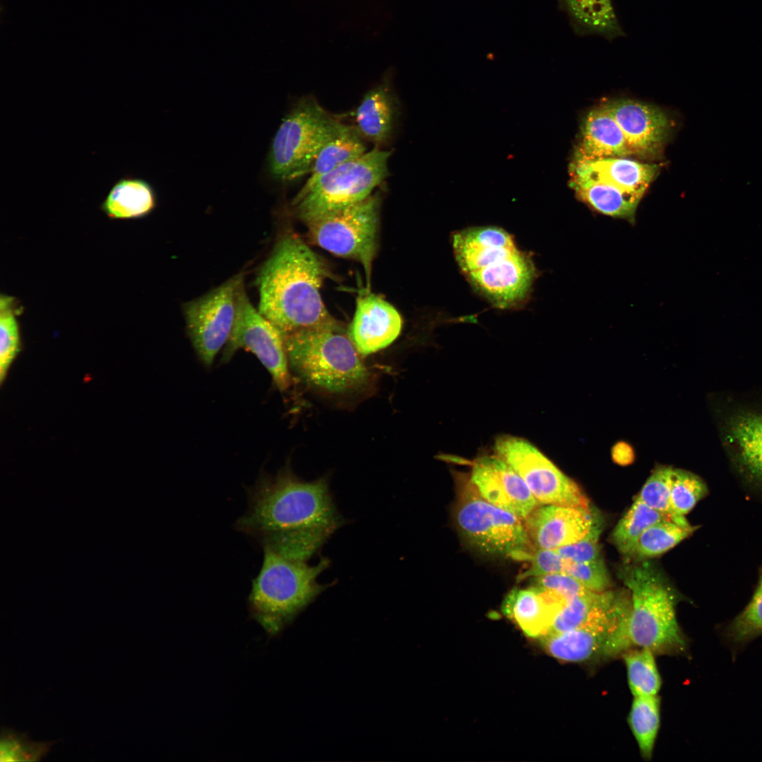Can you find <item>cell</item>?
I'll list each match as a JSON object with an SVG mask.
<instances>
[{
  "label": "cell",
  "instance_id": "cell-15",
  "mask_svg": "<svg viewBox=\"0 0 762 762\" xmlns=\"http://www.w3.org/2000/svg\"><path fill=\"white\" fill-rule=\"evenodd\" d=\"M471 468L469 480L492 504L521 519L538 506L520 476L497 455L480 456L472 463Z\"/></svg>",
  "mask_w": 762,
  "mask_h": 762
},
{
  "label": "cell",
  "instance_id": "cell-19",
  "mask_svg": "<svg viewBox=\"0 0 762 762\" xmlns=\"http://www.w3.org/2000/svg\"><path fill=\"white\" fill-rule=\"evenodd\" d=\"M722 434L738 472L762 489V411H734L725 419Z\"/></svg>",
  "mask_w": 762,
  "mask_h": 762
},
{
  "label": "cell",
  "instance_id": "cell-17",
  "mask_svg": "<svg viewBox=\"0 0 762 762\" xmlns=\"http://www.w3.org/2000/svg\"><path fill=\"white\" fill-rule=\"evenodd\" d=\"M402 318L380 296L365 292L356 299L348 335L360 354L370 355L390 345L400 334Z\"/></svg>",
  "mask_w": 762,
  "mask_h": 762
},
{
  "label": "cell",
  "instance_id": "cell-8",
  "mask_svg": "<svg viewBox=\"0 0 762 762\" xmlns=\"http://www.w3.org/2000/svg\"><path fill=\"white\" fill-rule=\"evenodd\" d=\"M391 153L375 147L302 187L291 202L294 214L307 224L365 200L389 175Z\"/></svg>",
  "mask_w": 762,
  "mask_h": 762
},
{
  "label": "cell",
  "instance_id": "cell-29",
  "mask_svg": "<svg viewBox=\"0 0 762 762\" xmlns=\"http://www.w3.org/2000/svg\"><path fill=\"white\" fill-rule=\"evenodd\" d=\"M628 722L642 756L650 759L660 723L658 695L634 696Z\"/></svg>",
  "mask_w": 762,
  "mask_h": 762
},
{
  "label": "cell",
  "instance_id": "cell-5",
  "mask_svg": "<svg viewBox=\"0 0 762 762\" xmlns=\"http://www.w3.org/2000/svg\"><path fill=\"white\" fill-rule=\"evenodd\" d=\"M261 569L248 596L250 616L271 636L286 625L326 588L317 581L329 564L321 558L316 565L263 549Z\"/></svg>",
  "mask_w": 762,
  "mask_h": 762
},
{
  "label": "cell",
  "instance_id": "cell-26",
  "mask_svg": "<svg viewBox=\"0 0 762 762\" xmlns=\"http://www.w3.org/2000/svg\"><path fill=\"white\" fill-rule=\"evenodd\" d=\"M572 185L578 196L600 213L629 220L643 196L577 171H574Z\"/></svg>",
  "mask_w": 762,
  "mask_h": 762
},
{
  "label": "cell",
  "instance_id": "cell-30",
  "mask_svg": "<svg viewBox=\"0 0 762 762\" xmlns=\"http://www.w3.org/2000/svg\"><path fill=\"white\" fill-rule=\"evenodd\" d=\"M667 516L636 499L615 528L612 540L623 555H631L636 543L643 531ZM671 520V519H670Z\"/></svg>",
  "mask_w": 762,
  "mask_h": 762
},
{
  "label": "cell",
  "instance_id": "cell-28",
  "mask_svg": "<svg viewBox=\"0 0 762 762\" xmlns=\"http://www.w3.org/2000/svg\"><path fill=\"white\" fill-rule=\"evenodd\" d=\"M362 138L356 128L343 123L318 153L303 187L311 186L323 174L365 154L366 147Z\"/></svg>",
  "mask_w": 762,
  "mask_h": 762
},
{
  "label": "cell",
  "instance_id": "cell-18",
  "mask_svg": "<svg viewBox=\"0 0 762 762\" xmlns=\"http://www.w3.org/2000/svg\"><path fill=\"white\" fill-rule=\"evenodd\" d=\"M591 509L542 504L525 519L531 544L536 549H557L583 538L594 521Z\"/></svg>",
  "mask_w": 762,
  "mask_h": 762
},
{
  "label": "cell",
  "instance_id": "cell-40",
  "mask_svg": "<svg viewBox=\"0 0 762 762\" xmlns=\"http://www.w3.org/2000/svg\"><path fill=\"white\" fill-rule=\"evenodd\" d=\"M531 566L521 577L540 576L549 574L565 572L570 560L562 557L553 549H536L532 553Z\"/></svg>",
  "mask_w": 762,
  "mask_h": 762
},
{
  "label": "cell",
  "instance_id": "cell-11",
  "mask_svg": "<svg viewBox=\"0 0 762 762\" xmlns=\"http://www.w3.org/2000/svg\"><path fill=\"white\" fill-rule=\"evenodd\" d=\"M495 452L520 476L539 504L590 509L579 485L527 440L501 436L495 441Z\"/></svg>",
  "mask_w": 762,
  "mask_h": 762
},
{
  "label": "cell",
  "instance_id": "cell-25",
  "mask_svg": "<svg viewBox=\"0 0 762 762\" xmlns=\"http://www.w3.org/2000/svg\"><path fill=\"white\" fill-rule=\"evenodd\" d=\"M155 206L156 195L150 183L127 176L114 183L99 209L112 219H133L146 217Z\"/></svg>",
  "mask_w": 762,
  "mask_h": 762
},
{
  "label": "cell",
  "instance_id": "cell-3",
  "mask_svg": "<svg viewBox=\"0 0 762 762\" xmlns=\"http://www.w3.org/2000/svg\"><path fill=\"white\" fill-rule=\"evenodd\" d=\"M456 260L468 281L497 307L524 302L531 291L536 268L511 234L496 226H477L453 234Z\"/></svg>",
  "mask_w": 762,
  "mask_h": 762
},
{
  "label": "cell",
  "instance_id": "cell-27",
  "mask_svg": "<svg viewBox=\"0 0 762 762\" xmlns=\"http://www.w3.org/2000/svg\"><path fill=\"white\" fill-rule=\"evenodd\" d=\"M560 6L579 36L597 35L609 41L626 36L612 0H560Z\"/></svg>",
  "mask_w": 762,
  "mask_h": 762
},
{
  "label": "cell",
  "instance_id": "cell-12",
  "mask_svg": "<svg viewBox=\"0 0 762 762\" xmlns=\"http://www.w3.org/2000/svg\"><path fill=\"white\" fill-rule=\"evenodd\" d=\"M244 274H237L202 296L184 305L187 331L202 363L210 366L231 335Z\"/></svg>",
  "mask_w": 762,
  "mask_h": 762
},
{
  "label": "cell",
  "instance_id": "cell-34",
  "mask_svg": "<svg viewBox=\"0 0 762 762\" xmlns=\"http://www.w3.org/2000/svg\"><path fill=\"white\" fill-rule=\"evenodd\" d=\"M708 493V489L697 475L686 470L673 468L670 486V504L675 516L689 524L685 515Z\"/></svg>",
  "mask_w": 762,
  "mask_h": 762
},
{
  "label": "cell",
  "instance_id": "cell-7",
  "mask_svg": "<svg viewBox=\"0 0 762 762\" xmlns=\"http://www.w3.org/2000/svg\"><path fill=\"white\" fill-rule=\"evenodd\" d=\"M343 123L312 96L302 97L283 118L268 155L270 174L291 181L308 173L321 149Z\"/></svg>",
  "mask_w": 762,
  "mask_h": 762
},
{
  "label": "cell",
  "instance_id": "cell-14",
  "mask_svg": "<svg viewBox=\"0 0 762 762\" xmlns=\"http://www.w3.org/2000/svg\"><path fill=\"white\" fill-rule=\"evenodd\" d=\"M629 608L581 627L541 638L545 648L564 661L582 663L615 657L631 646L627 627Z\"/></svg>",
  "mask_w": 762,
  "mask_h": 762
},
{
  "label": "cell",
  "instance_id": "cell-4",
  "mask_svg": "<svg viewBox=\"0 0 762 762\" xmlns=\"http://www.w3.org/2000/svg\"><path fill=\"white\" fill-rule=\"evenodd\" d=\"M289 365L304 382L333 394L365 387L370 373L337 322L284 335Z\"/></svg>",
  "mask_w": 762,
  "mask_h": 762
},
{
  "label": "cell",
  "instance_id": "cell-32",
  "mask_svg": "<svg viewBox=\"0 0 762 762\" xmlns=\"http://www.w3.org/2000/svg\"><path fill=\"white\" fill-rule=\"evenodd\" d=\"M22 307L13 296L0 297V380L3 383L8 370L20 351V334L18 316Z\"/></svg>",
  "mask_w": 762,
  "mask_h": 762
},
{
  "label": "cell",
  "instance_id": "cell-38",
  "mask_svg": "<svg viewBox=\"0 0 762 762\" xmlns=\"http://www.w3.org/2000/svg\"><path fill=\"white\" fill-rule=\"evenodd\" d=\"M601 524L594 519L589 531L576 542L555 549L564 558L573 562L583 563L602 558L599 547Z\"/></svg>",
  "mask_w": 762,
  "mask_h": 762
},
{
  "label": "cell",
  "instance_id": "cell-42",
  "mask_svg": "<svg viewBox=\"0 0 762 762\" xmlns=\"http://www.w3.org/2000/svg\"><path fill=\"white\" fill-rule=\"evenodd\" d=\"M612 456L616 463L626 465L633 461L634 452L629 445L624 442H619L614 447Z\"/></svg>",
  "mask_w": 762,
  "mask_h": 762
},
{
  "label": "cell",
  "instance_id": "cell-33",
  "mask_svg": "<svg viewBox=\"0 0 762 762\" xmlns=\"http://www.w3.org/2000/svg\"><path fill=\"white\" fill-rule=\"evenodd\" d=\"M631 651L624 654L628 684L633 696H655L661 687V679L654 653L648 649Z\"/></svg>",
  "mask_w": 762,
  "mask_h": 762
},
{
  "label": "cell",
  "instance_id": "cell-10",
  "mask_svg": "<svg viewBox=\"0 0 762 762\" xmlns=\"http://www.w3.org/2000/svg\"><path fill=\"white\" fill-rule=\"evenodd\" d=\"M380 197L376 193L306 224L311 240L337 256L363 265L368 286L377 247Z\"/></svg>",
  "mask_w": 762,
  "mask_h": 762
},
{
  "label": "cell",
  "instance_id": "cell-22",
  "mask_svg": "<svg viewBox=\"0 0 762 762\" xmlns=\"http://www.w3.org/2000/svg\"><path fill=\"white\" fill-rule=\"evenodd\" d=\"M629 605L628 600L608 590L603 592L587 591L567 602L555 616L547 634L581 627L624 611Z\"/></svg>",
  "mask_w": 762,
  "mask_h": 762
},
{
  "label": "cell",
  "instance_id": "cell-35",
  "mask_svg": "<svg viewBox=\"0 0 762 762\" xmlns=\"http://www.w3.org/2000/svg\"><path fill=\"white\" fill-rule=\"evenodd\" d=\"M762 635V565L754 594L745 608L727 625L725 636L736 646Z\"/></svg>",
  "mask_w": 762,
  "mask_h": 762
},
{
  "label": "cell",
  "instance_id": "cell-6",
  "mask_svg": "<svg viewBox=\"0 0 762 762\" xmlns=\"http://www.w3.org/2000/svg\"><path fill=\"white\" fill-rule=\"evenodd\" d=\"M631 593L627 619L631 646L654 653L685 650L686 639L676 617V596L660 572L648 562L622 573Z\"/></svg>",
  "mask_w": 762,
  "mask_h": 762
},
{
  "label": "cell",
  "instance_id": "cell-31",
  "mask_svg": "<svg viewBox=\"0 0 762 762\" xmlns=\"http://www.w3.org/2000/svg\"><path fill=\"white\" fill-rule=\"evenodd\" d=\"M697 528L683 527L668 519L660 520L640 536L631 555L639 559L658 556L691 536Z\"/></svg>",
  "mask_w": 762,
  "mask_h": 762
},
{
  "label": "cell",
  "instance_id": "cell-16",
  "mask_svg": "<svg viewBox=\"0 0 762 762\" xmlns=\"http://www.w3.org/2000/svg\"><path fill=\"white\" fill-rule=\"evenodd\" d=\"M602 105L619 126L633 153L654 157L660 152L672 128L663 110L630 99L607 101Z\"/></svg>",
  "mask_w": 762,
  "mask_h": 762
},
{
  "label": "cell",
  "instance_id": "cell-9",
  "mask_svg": "<svg viewBox=\"0 0 762 762\" xmlns=\"http://www.w3.org/2000/svg\"><path fill=\"white\" fill-rule=\"evenodd\" d=\"M456 520L464 538L490 556L531 557V540L522 519L484 499L469 478L461 480Z\"/></svg>",
  "mask_w": 762,
  "mask_h": 762
},
{
  "label": "cell",
  "instance_id": "cell-23",
  "mask_svg": "<svg viewBox=\"0 0 762 762\" xmlns=\"http://www.w3.org/2000/svg\"><path fill=\"white\" fill-rule=\"evenodd\" d=\"M574 171L643 195L656 175L658 167L626 157H611L575 163Z\"/></svg>",
  "mask_w": 762,
  "mask_h": 762
},
{
  "label": "cell",
  "instance_id": "cell-41",
  "mask_svg": "<svg viewBox=\"0 0 762 762\" xmlns=\"http://www.w3.org/2000/svg\"><path fill=\"white\" fill-rule=\"evenodd\" d=\"M533 586L556 592L567 600L589 591L577 579L565 572L535 577Z\"/></svg>",
  "mask_w": 762,
  "mask_h": 762
},
{
  "label": "cell",
  "instance_id": "cell-36",
  "mask_svg": "<svg viewBox=\"0 0 762 762\" xmlns=\"http://www.w3.org/2000/svg\"><path fill=\"white\" fill-rule=\"evenodd\" d=\"M56 741L32 742L26 733L2 727L0 737L1 762H36L49 751Z\"/></svg>",
  "mask_w": 762,
  "mask_h": 762
},
{
  "label": "cell",
  "instance_id": "cell-21",
  "mask_svg": "<svg viewBox=\"0 0 762 762\" xmlns=\"http://www.w3.org/2000/svg\"><path fill=\"white\" fill-rule=\"evenodd\" d=\"M632 154L619 126L603 105L588 111L582 123L575 163Z\"/></svg>",
  "mask_w": 762,
  "mask_h": 762
},
{
  "label": "cell",
  "instance_id": "cell-13",
  "mask_svg": "<svg viewBox=\"0 0 762 762\" xmlns=\"http://www.w3.org/2000/svg\"><path fill=\"white\" fill-rule=\"evenodd\" d=\"M240 349L257 357L279 390L284 391L289 387L291 378L284 336L253 307L244 285L238 293L235 322L224 348V359H229Z\"/></svg>",
  "mask_w": 762,
  "mask_h": 762
},
{
  "label": "cell",
  "instance_id": "cell-2",
  "mask_svg": "<svg viewBox=\"0 0 762 762\" xmlns=\"http://www.w3.org/2000/svg\"><path fill=\"white\" fill-rule=\"evenodd\" d=\"M325 265L299 237L275 244L256 278L258 310L284 335L335 322L320 295Z\"/></svg>",
  "mask_w": 762,
  "mask_h": 762
},
{
  "label": "cell",
  "instance_id": "cell-24",
  "mask_svg": "<svg viewBox=\"0 0 762 762\" xmlns=\"http://www.w3.org/2000/svg\"><path fill=\"white\" fill-rule=\"evenodd\" d=\"M397 104L389 87L380 84L367 92L355 114L356 129L363 138L381 145L394 131Z\"/></svg>",
  "mask_w": 762,
  "mask_h": 762
},
{
  "label": "cell",
  "instance_id": "cell-1",
  "mask_svg": "<svg viewBox=\"0 0 762 762\" xmlns=\"http://www.w3.org/2000/svg\"><path fill=\"white\" fill-rule=\"evenodd\" d=\"M248 504L236 529L291 559L306 561L344 524L326 479L305 482L289 471L258 480Z\"/></svg>",
  "mask_w": 762,
  "mask_h": 762
},
{
  "label": "cell",
  "instance_id": "cell-39",
  "mask_svg": "<svg viewBox=\"0 0 762 762\" xmlns=\"http://www.w3.org/2000/svg\"><path fill=\"white\" fill-rule=\"evenodd\" d=\"M565 573L593 592L607 591L610 585L609 574L602 558L583 563L571 561Z\"/></svg>",
  "mask_w": 762,
  "mask_h": 762
},
{
  "label": "cell",
  "instance_id": "cell-37",
  "mask_svg": "<svg viewBox=\"0 0 762 762\" xmlns=\"http://www.w3.org/2000/svg\"><path fill=\"white\" fill-rule=\"evenodd\" d=\"M673 468L660 466L654 470L641 489L637 499L648 507L667 516L676 524L687 528L690 524L681 522L675 515L670 504V486Z\"/></svg>",
  "mask_w": 762,
  "mask_h": 762
},
{
  "label": "cell",
  "instance_id": "cell-20",
  "mask_svg": "<svg viewBox=\"0 0 762 762\" xmlns=\"http://www.w3.org/2000/svg\"><path fill=\"white\" fill-rule=\"evenodd\" d=\"M568 600L552 591L532 586L513 588L504 598L502 612L530 637L546 635L560 610Z\"/></svg>",
  "mask_w": 762,
  "mask_h": 762
}]
</instances>
